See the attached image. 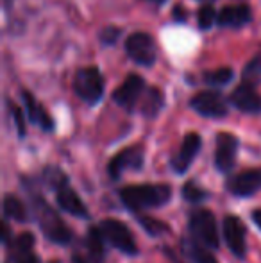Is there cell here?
<instances>
[{
	"mask_svg": "<svg viewBox=\"0 0 261 263\" xmlns=\"http://www.w3.org/2000/svg\"><path fill=\"white\" fill-rule=\"evenodd\" d=\"M170 197L172 192L167 184H136V186H126L120 190L122 202L132 211L159 208L167 204Z\"/></svg>",
	"mask_w": 261,
	"mask_h": 263,
	"instance_id": "1",
	"label": "cell"
},
{
	"mask_svg": "<svg viewBox=\"0 0 261 263\" xmlns=\"http://www.w3.org/2000/svg\"><path fill=\"white\" fill-rule=\"evenodd\" d=\"M34 213L38 218V224L42 228L43 235L54 243L59 246H66L72 242V231L65 226V222L61 220V217L56 213L43 199H34Z\"/></svg>",
	"mask_w": 261,
	"mask_h": 263,
	"instance_id": "2",
	"label": "cell"
},
{
	"mask_svg": "<svg viewBox=\"0 0 261 263\" xmlns=\"http://www.w3.org/2000/svg\"><path fill=\"white\" fill-rule=\"evenodd\" d=\"M190 235L200 246L208 249H218V228H216L215 215L208 210H195L190 215Z\"/></svg>",
	"mask_w": 261,
	"mask_h": 263,
	"instance_id": "3",
	"label": "cell"
},
{
	"mask_svg": "<svg viewBox=\"0 0 261 263\" xmlns=\"http://www.w3.org/2000/svg\"><path fill=\"white\" fill-rule=\"evenodd\" d=\"M73 90L84 102L97 104L104 95V77H102L101 70L95 66L81 68L73 79Z\"/></svg>",
	"mask_w": 261,
	"mask_h": 263,
	"instance_id": "4",
	"label": "cell"
},
{
	"mask_svg": "<svg viewBox=\"0 0 261 263\" xmlns=\"http://www.w3.org/2000/svg\"><path fill=\"white\" fill-rule=\"evenodd\" d=\"M101 233L104 236V240L115 249L122 251L124 254H136L138 253V247H136V242L132 238V233L127 229V226L120 220H113V218H108V220L101 222Z\"/></svg>",
	"mask_w": 261,
	"mask_h": 263,
	"instance_id": "5",
	"label": "cell"
},
{
	"mask_svg": "<svg viewBox=\"0 0 261 263\" xmlns=\"http://www.w3.org/2000/svg\"><path fill=\"white\" fill-rule=\"evenodd\" d=\"M126 52L134 63L142 66H152L157 58V49L152 36L147 32H134L126 40Z\"/></svg>",
	"mask_w": 261,
	"mask_h": 263,
	"instance_id": "6",
	"label": "cell"
},
{
	"mask_svg": "<svg viewBox=\"0 0 261 263\" xmlns=\"http://www.w3.org/2000/svg\"><path fill=\"white\" fill-rule=\"evenodd\" d=\"M224 238L227 247L236 258H245L247 254V238H245V228L242 220L234 215H227L224 218Z\"/></svg>",
	"mask_w": 261,
	"mask_h": 263,
	"instance_id": "7",
	"label": "cell"
},
{
	"mask_svg": "<svg viewBox=\"0 0 261 263\" xmlns=\"http://www.w3.org/2000/svg\"><path fill=\"white\" fill-rule=\"evenodd\" d=\"M193 111L206 118H224L227 115V104L215 91H200L190 102Z\"/></svg>",
	"mask_w": 261,
	"mask_h": 263,
	"instance_id": "8",
	"label": "cell"
},
{
	"mask_svg": "<svg viewBox=\"0 0 261 263\" xmlns=\"http://www.w3.org/2000/svg\"><path fill=\"white\" fill-rule=\"evenodd\" d=\"M238 154V138L229 133H220L216 136L215 165L220 172H229L236 163Z\"/></svg>",
	"mask_w": 261,
	"mask_h": 263,
	"instance_id": "9",
	"label": "cell"
},
{
	"mask_svg": "<svg viewBox=\"0 0 261 263\" xmlns=\"http://www.w3.org/2000/svg\"><path fill=\"white\" fill-rule=\"evenodd\" d=\"M143 166V151L142 147L134 145L129 147V149H124L122 153H118L115 158L109 161V176L113 179H120L122 174L126 170H139Z\"/></svg>",
	"mask_w": 261,
	"mask_h": 263,
	"instance_id": "10",
	"label": "cell"
},
{
	"mask_svg": "<svg viewBox=\"0 0 261 263\" xmlns=\"http://www.w3.org/2000/svg\"><path fill=\"white\" fill-rule=\"evenodd\" d=\"M229 102L236 109L244 111L249 115H259L261 113V95L254 90V86L249 83H242L233 90L229 97Z\"/></svg>",
	"mask_w": 261,
	"mask_h": 263,
	"instance_id": "11",
	"label": "cell"
},
{
	"mask_svg": "<svg viewBox=\"0 0 261 263\" xmlns=\"http://www.w3.org/2000/svg\"><path fill=\"white\" fill-rule=\"evenodd\" d=\"M200 147H202V140L197 133L186 135L185 140H183V145H181V149H179V153L175 154L170 161L172 168L177 174H185L186 170L190 168V165L193 163V159L197 158Z\"/></svg>",
	"mask_w": 261,
	"mask_h": 263,
	"instance_id": "12",
	"label": "cell"
},
{
	"mask_svg": "<svg viewBox=\"0 0 261 263\" xmlns=\"http://www.w3.org/2000/svg\"><path fill=\"white\" fill-rule=\"evenodd\" d=\"M227 190L236 197H251L261 190V170H245L231 177Z\"/></svg>",
	"mask_w": 261,
	"mask_h": 263,
	"instance_id": "13",
	"label": "cell"
},
{
	"mask_svg": "<svg viewBox=\"0 0 261 263\" xmlns=\"http://www.w3.org/2000/svg\"><path fill=\"white\" fill-rule=\"evenodd\" d=\"M143 88H145V81L136 73H131L122 83V86L113 93V101L124 109H132L138 102L139 95L143 93Z\"/></svg>",
	"mask_w": 261,
	"mask_h": 263,
	"instance_id": "14",
	"label": "cell"
},
{
	"mask_svg": "<svg viewBox=\"0 0 261 263\" xmlns=\"http://www.w3.org/2000/svg\"><path fill=\"white\" fill-rule=\"evenodd\" d=\"M251 7L247 4H238V6H227L216 14V24L220 27H233L240 29L251 22Z\"/></svg>",
	"mask_w": 261,
	"mask_h": 263,
	"instance_id": "15",
	"label": "cell"
},
{
	"mask_svg": "<svg viewBox=\"0 0 261 263\" xmlns=\"http://www.w3.org/2000/svg\"><path fill=\"white\" fill-rule=\"evenodd\" d=\"M56 199H57V206H59L61 210L66 211V213L73 215V217H79V218H86L88 217V208L86 204H84L83 201H81V197L77 195L75 190H72V188H68V184L63 188H59V190H56Z\"/></svg>",
	"mask_w": 261,
	"mask_h": 263,
	"instance_id": "16",
	"label": "cell"
},
{
	"mask_svg": "<svg viewBox=\"0 0 261 263\" xmlns=\"http://www.w3.org/2000/svg\"><path fill=\"white\" fill-rule=\"evenodd\" d=\"M22 99L25 102V109H27V118L32 124L39 125L43 131H52L54 129V122L50 118V115L47 113V109L43 106H39L36 102V99L32 97V93L29 91H22Z\"/></svg>",
	"mask_w": 261,
	"mask_h": 263,
	"instance_id": "17",
	"label": "cell"
},
{
	"mask_svg": "<svg viewBox=\"0 0 261 263\" xmlns=\"http://www.w3.org/2000/svg\"><path fill=\"white\" fill-rule=\"evenodd\" d=\"M163 102H165L163 91H161L157 86L149 88V90H147V93H145V97H143L142 113L145 115V117H149V118L156 117V115L161 111V107H163Z\"/></svg>",
	"mask_w": 261,
	"mask_h": 263,
	"instance_id": "18",
	"label": "cell"
},
{
	"mask_svg": "<svg viewBox=\"0 0 261 263\" xmlns=\"http://www.w3.org/2000/svg\"><path fill=\"white\" fill-rule=\"evenodd\" d=\"M104 236H102L101 229L93 228L90 229L88 233V238H86V253H88V258L91 261L98 263L104 258Z\"/></svg>",
	"mask_w": 261,
	"mask_h": 263,
	"instance_id": "19",
	"label": "cell"
},
{
	"mask_svg": "<svg viewBox=\"0 0 261 263\" xmlns=\"http://www.w3.org/2000/svg\"><path fill=\"white\" fill-rule=\"evenodd\" d=\"M183 249H185V254L192 263H218L215 258L211 256V253L206 251L204 246H200L195 240H185L183 242Z\"/></svg>",
	"mask_w": 261,
	"mask_h": 263,
	"instance_id": "20",
	"label": "cell"
},
{
	"mask_svg": "<svg viewBox=\"0 0 261 263\" xmlns=\"http://www.w3.org/2000/svg\"><path fill=\"white\" fill-rule=\"evenodd\" d=\"M4 215H6L7 218H13V220H16V222H27V218H29L25 204L20 201V199L14 197V195H11V194L4 197Z\"/></svg>",
	"mask_w": 261,
	"mask_h": 263,
	"instance_id": "21",
	"label": "cell"
},
{
	"mask_svg": "<svg viewBox=\"0 0 261 263\" xmlns=\"http://www.w3.org/2000/svg\"><path fill=\"white\" fill-rule=\"evenodd\" d=\"M233 79V70L231 68H218V70H211L204 76V81L213 88H220L226 86L229 81Z\"/></svg>",
	"mask_w": 261,
	"mask_h": 263,
	"instance_id": "22",
	"label": "cell"
},
{
	"mask_svg": "<svg viewBox=\"0 0 261 263\" xmlns=\"http://www.w3.org/2000/svg\"><path fill=\"white\" fill-rule=\"evenodd\" d=\"M43 179H45V183L49 184L50 188H54V190H59V188L66 186V176L65 172L61 168H57V166H49V168H45V172H43Z\"/></svg>",
	"mask_w": 261,
	"mask_h": 263,
	"instance_id": "23",
	"label": "cell"
},
{
	"mask_svg": "<svg viewBox=\"0 0 261 263\" xmlns=\"http://www.w3.org/2000/svg\"><path fill=\"white\" fill-rule=\"evenodd\" d=\"M242 77H244V83H249V84H252V86L259 84L261 83V58L252 59V61L244 68Z\"/></svg>",
	"mask_w": 261,
	"mask_h": 263,
	"instance_id": "24",
	"label": "cell"
},
{
	"mask_svg": "<svg viewBox=\"0 0 261 263\" xmlns=\"http://www.w3.org/2000/svg\"><path fill=\"white\" fill-rule=\"evenodd\" d=\"M138 220H139V224H142V228L152 236H159L168 231V226L165 224V222L156 220V218H152V217H139Z\"/></svg>",
	"mask_w": 261,
	"mask_h": 263,
	"instance_id": "25",
	"label": "cell"
},
{
	"mask_svg": "<svg viewBox=\"0 0 261 263\" xmlns=\"http://www.w3.org/2000/svg\"><path fill=\"white\" fill-rule=\"evenodd\" d=\"M183 197H185L188 202L197 204V202L206 201V199H208V194H206L200 186H197L193 181H190V183H186L185 186H183Z\"/></svg>",
	"mask_w": 261,
	"mask_h": 263,
	"instance_id": "26",
	"label": "cell"
},
{
	"mask_svg": "<svg viewBox=\"0 0 261 263\" xmlns=\"http://www.w3.org/2000/svg\"><path fill=\"white\" fill-rule=\"evenodd\" d=\"M197 16H198L197 18V20H198V27L204 29V31H208V29L216 22V13H215V9L209 6V4H206V6H202L200 9H198Z\"/></svg>",
	"mask_w": 261,
	"mask_h": 263,
	"instance_id": "27",
	"label": "cell"
},
{
	"mask_svg": "<svg viewBox=\"0 0 261 263\" xmlns=\"http://www.w3.org/2000/svg\"><path fill=\"white\" fill-rule=\"evenodd\" d=\"M118 36H120V29L108 27L101 32V42L104 43V45H113V43L118 40Z\"/></svg>",
	"mask_w": 261,
	"mask_h": 263,
	"instance_id": "28",
	"label": "cell"
},
{
	"mask_svg": "<svg viewBox=\"0 0 261 263\" xmlns=\"http://www.w3.org/2000/svg\"><path fill=\"white\" fill-rule=\"evenodd\" d=\"M11 115H13V120L16 122V131L20 136L25 135V120H24V113L18 109L16 106H11Z\"/></svg>",
	"mask_w": 261,
	"mask_h": 263,
	"instance_id": "29",
	"label": "cell"
},
{
	"mask_svg": "<svg viewBox=\"0 0 261 263\" xmlns=\"http://www.w3.org/2000/svg\"><path fill=\"white\" fill-rule=\"evenodd\" d=\"M2 243L4 246H9L11 242V233H9V226H7V222H2Z\"/></svg>",
	"mask_w": 261,
	"mask_h": 263,
	"instance_id": "30",
	"label": "cell"
},
{
	"mask_svg": "<svg viewBox=\"0 0 261 263\" xmlns=\"http://www.w3.org/2000/svg\"><path fill=\"white\" fill-rule=\"evenodd\" d=\"M252 222H254L256 226H258V228L261 229V208H258V210H254L252 211Z\"/></svg>",
	"mask_w": 261,
	"mask_h": 263,
	"instance_id": "31",
	"label": "cell"
},
{
	"mask_svg": "<svg viewBox=\"0 0 261 263\" xmlns=\"http://www.w3.org/2000/svg\"><path fill=\"white\" fill-rule=\"evenodd\" d=\"M174 18H175V20H177V22H183V20H185V18H186V13L181 9V7L177 6V7H175V9H174Z\"/></svg>",
	"mask_w": 261,
	"mask_h": 263,
	"instance_id": "32",
	"label": "cell"
},
{
	"mask_svg": "<svg viewBox=\"0 0 261 263\" xmlns=\"http://www.w3.org/2000/svg\"><path fill=\"white\" fill-rule=\"evenodd\" d=\"M149 2H152V4H159V6H161V4H165V2H167V0H149Z\"/></svg>",
	"mask_w": 261,
	"mask_h": 263,
	"instance_id": "33",
	"label": "cell"
},
{
	"mask_svg": "<svg viewBox=\"0 0 261 263\" xmlns=\"http://www.w3.org/2000/svg\"><path fill=\"white\" fill-rule=\"evenodd\" d=\"M200 2H211V0H200Z\"/></svg>",
	"mask_w": 261,
	"mask_h": 263,
	"instance_id": "34",
	"label": "cell"
}]
</instances>
